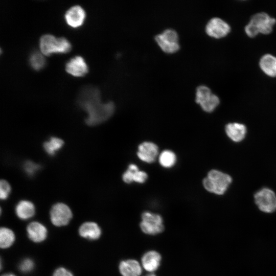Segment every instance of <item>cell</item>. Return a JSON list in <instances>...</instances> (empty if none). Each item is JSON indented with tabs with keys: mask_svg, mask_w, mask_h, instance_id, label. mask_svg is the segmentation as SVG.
I'll use <instances>...</instances> for the list:
<instances>
[{
	"mask_svg": "<svg viewBox=\"0 0 276 276\" xmlns=\"http://www.w3.org/2000/svg\"><path fill=\"white\" fill-rule=\"evenodd\" d=\"M40 165L30 160L26 161L23 165L25 173L29 176L34 175L40 169Z\"/></svg>",
	"mask_w": 276,
	"mask_h": 276,
	"instance_id": "26",
	"label": "cell"
},
{
	"mask_svg": "<svg viewBox=\"0 0 276 276\" xmlns=\"http://www.w3.org/2000/svg\"><path fill=\"white\" fill-rule=\"evenodd\" d=\"M29 62L31 67L36 71L42 69L45 65V59L43 55L38 51L31 54Z\"/></svg>",
	"mask_w": 276,
	"mask_h": 276,
	"instance_id": "25",
	"label": "cell"
},
{
	"mask_svg": "<svg viewBox=\"0 0 276 276\" xmlns=\"http://www.w3.org/2000/svg\"><path fill=\"white\" fill-rule=\"evenodd\" d=\"M65 70L75 77H82L88 72V66L83 58L76 56L71 58L65 64Z\"/></svg>",
	"mask_w": 276,
	"mask_h": 276,
	"instance_id": "12",
	"label": "cell"
},
{
	"mask_svg": "<svg viewBox=\"0 0 276 276\" xmlns=\"http://www.w3.org/2000/svg\"><path fill=\"white\" fill-rule=\"evenodd\" d=\"M29 238L35 243L43 241L47 237L48 231L45 226L37 221L30 222L27 227Z\"/></svg>",
	"mask_w": 276,
	"mask_h": 276,
	"instance_id": "15",
	"label": "cell"
},
{
	"mask_svg": "<svg viewBox=\"0 0 276 276\" xmlns=\"http://www.w3.org/2000/svg\"><path fill=\"white\" fill-rule=\"evenodd\" d=\"M119 268L122 276H140L142 273V267L140 264L133 259L121 261Z\"/></svg>",
	"mask_w": 276,
	"mask_h": 276,
	"instance_id": "19",
	"label": "cell"
},
{
	"mask_svg": "<svg viewBox=\"0 0 276 276\" xmlns=\"http://www.w3.org/2000/svg\"><path fill=\"white\" fill-rule=\"evenodd\" d=\"M34 267V262L30 258L23 259L18 265L19 270L25 273L31 272L33 269Z\"/></svg>",
	"mask_w": 276,
	"mask_h": 276,
	"instance_id": "27",
	"label": "cell"
},
{
	"mask_svg": "<svg viewBox=\"0 0 276 276\" xmlns=\"http://www.w3.org/2000/svg\"><path fill=\"white\" fill-rule=\"evenodd\" d=\"M158 161L163 167L170 168L175 164L176 156L172 151L165 150L159 155Z\"/></svg>",
	"mask_w": 276,
	"mask_h": 276,
	"instance_id": "24",
	"label": "cell"
},
{
	"mask_svg": "<svg viewBox=\"0 0 276 276\" xmlns=\"http://www.w3.org/2000/svg\"><path fill=\"white\" fill-rule=\"evenodd\" d=\"M256 204L263 212L271 213L276 210V195L268 188H263L254 195Z\"/></svg>",
	"mask_w": 276,
	"mask_h": 276,
	"instance_id": "6",
	"label": "cell"
},
{
	"mask_svg": "<svg viewBox=\"0 0 276 276\" xmlns=\"http://www.w3.org/2000/svg\"><path fill=\"white\" fill-rule=\"evenodd\" d=\"M77 102L87 112L85 122L89 126H96L106 121L113 114L115 109L113 102H101L100 91L93 86H86L81 89Z\"/></svg>",
	"mask_w": 276,
	"mask_h": 276,
	"instance_id": "1",
	"label": "cell"
},
{
	"mask_svg": "<svg viewBox=\"0 0 276 276\" xmlns=\"http://www.w3.org/2000/svg\"><path fill=\"white\" fill-rule=\"evenodd\" d=\"M80 236L84 238L95 240L100 238L101 230L97 223L93 221H87L82 223L79 228Z\"/></svg>",
	"mask_w": 276,
	"mask_h": 276,
	"instance_id": "17",
	"label": "cell"
},
{
	"mask_svg": "<svg viewBox=\"0 0 276 276\" xmlns=\"http://www.w3.org/2000/svg\"><path fill=\"white\" fill-rule=\"evenodd\" d=\"M249 22L256 27L259 33L268 34L272 32L276 20L265 12H260L253 15Z\"/></svg>",
	"mask_w": 276,
	"mask_h": 276,
	"instance_id": "10",
	"label": "cell"
},
{
	"mask_svg": "<svg viewBox=\"0 0 276 276\" xmlns=\"http://www.w3.org/2000/svg\"><path fill=\"white\" fill-rule=\"evenodd\" d=\"M230 31L229 25L218 17L211 19L205 26L206 34L212 37L217 39L226 36Z\"/></svg>",
	"mask_w": 276,
	"mask_h": 276,
	"instance_id": "9",
	"label": "cell"
},
{
	"mask_svg": "<svg viewBox=\"0 0 276 276\" xmlns=\"http://www.w3.org/2000/svg\"><path fill=\"white\" fill-rule=\"evenodd\" d=\"M137 156L142 161L147 163H152L158 155V147L154 143L144 142L138 147Z\"/></svg>",
	"mask_w": 276,
	"mask_h": 276,
	"instance_id": "11",
	"label": "cell"
},
{
	"mask_svg": "<svg viewBox=\"0 0 276 276\" xmlns=\"http://www.w3.org/2000/svg\"><path fill=\"white\" fill-rule=\"evenodd\" d=\"M17 216L21 220H28L31 218L35 213L34 204L29 200L20 201L15 208Z\"/></svg>",
	"mask_w": 276,
	"mask_h": 276,
	"instance_id": "20",
	"label": "cell"
},
{
	"mask_svg": "<svg viewBox=\"0 0 276 276\" xmlns=\"http://www.w3.org/2000/svg\"><path fill=\"white\" fill-rule=\"evenodd\" d=\"M50 216L52 223L56 226L61 227L68 224L73 217V213L68 205L59 202L53 205Z\"/></svg>",
	"mask_w": 276,
	"mask_h": 276,
	"instance_id": "8",
	"label": "cell"
},
{
	"mask_svg": "<svg viewBox=\"0 0 276 276\" xmlns=\"http://www.w3.org/2000/svg\"><path fill=\"white\" fill-rule=\"evenodd\" d=\"M178 39L177 33L172 29H166L155 37V40L160 48L168 54L176 53L179 50Z\"/></svg>",
	"mask_w": 276,
	"mask_h": 276,
	"instance_id": "4",
	"label": "cell"
},
{
	"mask_svg": "<svg viewBox=\"0 0 276 276\" xmlns=\"http://www.w3.org/2000/svg\"><path fill=\"white\" fill-rule=\"evenodd\" d=\"M140 227L144 233L148 235L159 234L164 229L163 218L158 214L145 212L142 215Z\"/></svg>",
	"mask_w": 276,
	"mask_h": 276,
	"instance_id": "7",
	"label": "cell"
},
{
	"mask_svg": "<svg viewBox=\"0 0 276 276\" xmlns=\"http://www.w3.org/2000/svg\"><path fill=\"white\" fill-rule=\"evenodd\" d=\"M11 192L10 184L6 180L2 179L0 182V198L2 200L7 199Z\"/></svg>",
	"mask_w": 276,
	"mask_h": 276,
	"instance_id": "28",
	"label": "cell"
},
{
	"mask_svg": "<svg viewBox=\"0 0 276 276\" xmlns=\"http://www.w3.org/2000/svg\"><path fill=\"white\" fill-rule=\"evenodd\" d=\"M146 276H156V275L153 273H150L148 275H146Z\"/></svg>",
	"mask_w": 276,
	"mask_h": 276,
	"instance_id": "32",
	"label": "cell"
},
{
	"mask_svg": "<svg viewBox=\"0 0 276 276\" xmlns=\"http://www.w3.org/2000/svg\"><path fill=\"white\" fill-rule=\"evenodd\" d=\"M161 256L155 250L146 252L142 258V265L147 271L152 272L156 270L160 265Z\"/></svg>",
	"mask_w": 276,
	"mask_h": 276,
	"instance_id": "18",
	"label": "cell"
},
{
	"mask_svg": "<svg viewBox=\"0 0 276 276\" xmlns=\"http://www.w3.org/2000/svg\"><path fill=\"white\" fill-rule=\"evenodd\" d=\"M39 48L43 55L50 56L53 53H68L71 50V44L63 37L56 38L53 35L46 34L40 38Z\"/></svg>",
	"mask_w": 276,
	"mask_h": 276,
	"instance_id": "3",
	"label": "cell"
},
{
	"mask_svg": "<svg viewBox=\"0 0 276 276\" xmlns=\"http://www.w3.org/2000/svg\"><path fill=\"white\" fill-rule=\"evenodd\" d=\"M86 17L84 10L79 5H75L65 12L64 17L67 24L72 28L81 26Z\"/></svg>",
	"mask_w": 276,
	"mask_h": 276,
	"instance_id": "13",
	"label": "cell"
},
{
	"mask_svg": "<svg viewBox=\"0 0 276 276\" xmlns=\"http://www.w3.org/2000/svg\"><path fill=\"white\" fill-rule=\"evenodd\" d=\"M52 276H74L73 273L64 267H59L54 272Z\"/></svg>",
	"mask_w": 276,
	"mask_h": 276,
	"instance_id": "30",
	"label": "cell"
},
{
	"mask_svg": "<svg viewBox=\"0 0 276 276\" xmlns=\"http://www.w3.org/2000/svg\"><path fill=\"white\" fill-rule=\"evenodd\" d=\"M64 145L63 141L57 137H52L50 140L43 143L44 151L51 156L54 155Z\"/></svg>",
	"mask_w": 276,
	"mask_h": 276,
	"instance_id": "23",
	"label": "cell"
},
{
	"mask_svg": "<svg viewBox=\"0 0 276 276\" xmlns=\"http://www.w3.org/2000/svg\"><path fill=\"white\" fill-rule=\"evenodd\" d=\"M227 136L233 142H241L245 137L247 129L245 125L239 123H229L225 125Z\"/></svg>",
	"mask_w": 276,
	"mask_h": 276,
	"instance_id": "16",
	"label": "cell"
},
{
	"mask_svg": "<svg viewBox=\"0 0 276 276\" xmlns=\"http://www.w3.org/2000/svg\"><path fill=\"white\" fill-rule=\"evenodd\" d=\"M232 182L231 176L221 171L212 169L202 181L204 189L218 195L224 194Z\"/></svg>",
	"mask_w": 276,
	"mask_h": 276,
	"instance_id": "2",
	"label": "cell"
},
{
	"mask_svg": "<svg viewBox=\"0 0 276 276\" xmlns=\"http://www.w3.org/2000/svg\"><path fill=\"white\" fill-rule=\"evenodd\" d=\"M148 178L147 174L140 170L134 164L129 165L127 169L123 174L122 179L126 183L135 182L140 183H144Z\"/></svg>",
	"mask_w": 276,
	"mask_h": 276,
	"instance_id": "14",
	"label": "cell"
},
{
	"mask_svg": "<svg viewBox=\"0 0 276 276\" xmlns=\"http://www.w3.org/2000/svg\"><path fill=\"white\" fill-rule=\"evenodd\" d=\"M15 240L14 232L10 228L3 227L0 229V247L6 249L12 245Z\"/></svg>",
	"mask_w": 276,
	"mask_h": 276,
	"instance_id": "22",
	"label": "cell"
},
{
	"mask_svg": "<svg viewBox=\"0 0 276 276\" xmlns=\"http://www.w3.org/2000/svg\"><path fill=\"white\" fill-rule=\"evenodd\" d=\"M262 71L267 75L276 77V57L271 54H265L263 56L259 62Z\"/></svg>",
	"mask_w": 276,
	"mask_h": 276,
	"instance_id": "21",
	"label": "cell"
},
{
	"mask_svg": "<svg viewBox=\"0 0 276 276\" xmlns=\"http://www.w3.org/2000/svg\"><path fill=\"white\" fill-rule=\"evenodd\" d=\"M2 276H16V275L13 273H9L4 274L2 275Z\"/></svg>",
	"mask_w": 276,
	"mask_h": 276,
	"instance_id": "31",
	"label": "cell"
},
{
	"mask_svg": "<svg viewBox=\"0 0 276 276\" xmlns=\"http://www.w3.org/2000/svg\"><path fill=\"white\" fill-rule=\"evenodd\" d=\"M195 98L196 102L206 112H213L220 103L218 96L212 93L210 88L205 85L197 87Z\"/></svg>",
	"mask_w": 276,
	"mask_h": 276,
	"instance_id": "5",
	"label": "cell"
},
{
	"mask_svg": "<svg viewBox=\"0 0 276 276\" xmlns=\"http://www.w3.org/2000/svg\"><path fill=\"white\" fill-rule=\"evenodd\" d=\"M245 31L250 37H255L259 33L256 27L250 22L245 26Z\"/></svg>",
	"mask_w": 276,
	"mask_h": 276,
	"instance_id": "29",
	"label": "cell"
}]
</instances>
